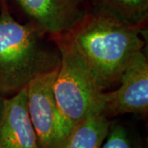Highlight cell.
<instances>
[{"label":"cell","instance_id":"obj_8","mask_svg":"<svg viewBox=\"0 0 148 148\" xmlns=\"http://www.w3.org/2000/svg\"><path fill=\"white\" fill-rule=\"evenodd\" d=\"M111 123L103 114L88 117L73 127L60 148H101Z\"/></svg>","mask_w":148,"mask_h":148},{"label":"cell","instance_id":"obj_1","mask_svg":"<svg viewBox=\"0 0 148 148\" xmlns=\"http://www.w3.org/2000/svg\"><path fill=\"white\" fill-rule=\"evenodd\" d=\"M60 60L54 38L34 23L17 21L2 0L0 95H15L36 77L58 69Z\"/></svg>","mask_w":148,"mask_h":148},{"label":"cell","instance_id":"obj_10","mask_svg":"<svg viewBox=\"0 0 148 148\" xmlns=\"http://www.w3.org/2000/svg\"><path fill=\"white\" fill-rule=\"evenodd\" d=\"M101 148H142V145L125 126L120 123H111Z\"/></svg>","mask_w":148,"mask_h":148},{"label":"cell","instance_id":"obj_9","mask_svg":"<svg viewBox=\"0 0 148 148\" xmlns=\"http://www.w3.org/2000/svg\"><path fill=\"white\" fill-rule=\"evenodd\" d=\"M91 10L106 12L120 21L145 27L148 19V0H90Z\"/></svg>","mask_w":148,"mask_h":148},{"label":"cell","instance_id":"obj_5","mask_svg":"<svg viewBox=\"0 0 148 148\" xmlns=\"http://www.w3.org/2000/svg\"><path fill=\"white\" fill-rule=\"evenodd\" d=\"M19 15L51 36L69 34L91 11L90 0H11Z\"/></svg>","mask_w":148,"mask_h":148},{"label":"cell","instance_id":"obj_6","mask_svg":"<svg viewBox=\"0 0 148 148\" xmlns=\"http://www.w3.org/2000/svg\"><path fill=\"white\" fill-rule=\"evenodd\" d=\"M115 90L104 93L107 118L124 114H146L148 110V61L143 51L137 53L125 68Z\"/></svg>","mask_w":148,"mask_h":148},{"label":"cell","instance_id":"obj_4","mask_svg":"<svg viewBox=\"0 0 148 148\" xmlns=\"http://www.w3.org/2000/svg\"><path fill=\"white\" fill-rule=\"evenodd\" d=\"M58 69L38 76L26 86L28 114L40 148H60L72 131L55 100L53 85Z\"/></svg>","mask_w":148,"mask_h":148},{"label":"cell","instance_id":"obj_7","mask_svg":"<svg viewBox=\"0 0 148 148\" xmlns=\"http://www.w3.org/2000/svg\"><path fill=\"white\" fill-rule=\"evenodd\" d=\"M0 148H40L28 114L26 87L5 98L0 122Z\"/></svg>","mask_w":148,"mask_h":148},{"label":"cell","instance_id":"obj_11","mask_svg":"<svg viewBox=\"0 0 148 148\" xmlns=\"http://www.w3.org/2000/svg\"><path fill=\"white\" fill-rule=\"evenodd\" d=\"M4 104H5V97L0 95V122L3 117V110H4Z\"/></svg>","mask_w":148,"mask_h":148},{"label":"cell","instance_id":"obj_3","mask_svg":"<svg viewBox=\"0 0 148 148\" xmlns=\"http://www.w3.org/2000/svg\"><path fill=\"white\" fill-rule=\"evenodd\" d=\"M53 38L61 56L54 95L58 110L72 130L85 119L102 114L105 88L69 34Z\"/></svg>","mask_w":148,"mask_h":148},{"label":"cell","instance_id":"obj_2","mask_svg":"<svg viewBox=\"0 0 148 148\" xmlns=\"http://www.w3.org/2000/svg\"><path fill=\"white\" fill-rule=\"evenodd\" d=\"M144 28L92 9L69 35L106 89L119 82L132 57L143 51Z\"/></svg>","mask_w":148,"mask_h":148}]
</instances>
